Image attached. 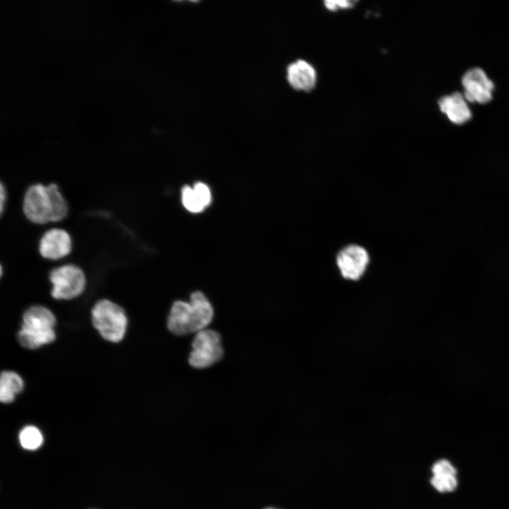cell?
Returning <instances> with one entry per match:
<instances>
[{"instance_id":"1","label":"cell","mask_w":509,"mask_h":509,"mask_svg":"<svg viewBox=\"0 0 509 509\" xmlns=\"http://www.w3.org/2000/svg\"><path fill=\"white\" fill-rule=\"evenodd\" d=\"M23 211L29 221L42 225L62 221L69 208L56 184L35 183L28 187L24 194Z\"/></svg>"},{"instance_id":"2","label":"cell","mask_w":509,"mask_h":509,"mask_svg":"<svg viewBox=\"0 0 509 509\" xmlns=\"http://www.w3.org/2000/svg\"><path fill=\"white\" fill-rule=\"evenodd\" d=\"M213 317V309L201 291L190 295V301L176 300L167 320L168 329L176 335H185L204 329Z\"/></svg>"},{"instance_id":"3","label":"cell","mask_w":509,"mask_h":509,"mask_svg":"<svg viewBox=\"0 0 509 509\" xmlns=\"http://www.w3.org/2000/svg\"><path fill=\"white\" fill-rule=\"evenodd\" d=\"M56 317L48 308L35 305L23 314V323L18 333L21 345L35 349L52 342L56 338Z\"/></svg>"},{"instance_id":"4","label":"cell","mask_w":509,"mask_h":509,"mask_svg":"<svg viewBox=\"0 0 509 509\" xmlns=\"http://www.w3.org/2000/svg\"><path fill=\"white\" fill-rule=\"evenodd\" d=\"M93 324L100 336L111 342H119L124 338L127 326L124 310L112 301H98L91 311Z\"/></svg>"},{"instance_id":"5","label":"cell","mask_w":509,"mask_h":509,"mask_svg":"<svg viewBox=\"0 0 509 509\" xmlns=\"http://www.w3.org/2000/svg\"><path fill=\"white\" fill-rule=\"evenodd\" d=\"M52 285V296L57 300H70L80 296L86 284L83 271L74 264H66L53 269L49 276Z\"/></svg>"},{"instance_id":"6","label":"cell","mask_w":509,"mask_h":509,"mask_svg":"<svg viewBox=\"0 0 509 509\" xmlns=\"http://www.w3.org/2000/svg\"><path fill=\"white\" fill-rule=\"evenodd\" d=\"M188 361L195 368H206L221 360L223 354L218 332L204 329L196 333Z\"/></svg>"},{"instance_id":"7","label":"cell","mask_w":509,"mask_h":509,"mask_svg":"<svg viewBox=\"0 0 509 509\" xmlns=\"http://www.w3.org/2000/svg\"><path fill=\"white\" fill-rule=\"evenodd\" d=\"M72 250L69 233L60 228H52L42 235L38 246L40 255L49 260H58L69 255Z\"/></svg>"},{"instance_id":"8","label":"cell","mask_w":509,"mask_h":509,"mask_svg":"<svg viewBox=\"0 0 509 509\" xmlns=\"http://www.w3.org/2000/svg\"><path fill=\"white\" fill-rule=\"evenodd\" d=\"M369 262L367 251L356 245L342 249L337 257V266L345 279L358 280L365 272Z\"/></svg>"},{"instance_id":"9","label":"cell","mask_w":509,"mask_h":509,"mask_svg":"<svg viewBox=\"0 0 509 509\" xmlns=\"http://www.w3.org/2000/svg\"><path fill=\"white\" fill-rule=\"evenodd\" d=\"M464 97L469 102L485 103L492 98L493 82L479 67L468 70L462 78Z\"/></svg>"},{"instance_id":"10","label":"cell","mask_w":509,"mask_h":509,"mask_svg":"<svg viewBox=\"0 0 509 509\" xmlns=\"http://www.w3.org/2000/svg\"><path fill=\"white\" fill-rule=\"evenodd\" d=\"M286 77L289 85L296 90L310 91L315 86L317 81L314 67L302 59L288 66Z\"/></svg>"},{"instance_id":"11","label":"cell","mask_w":509,"mask_h":509,"mask_svg":"<svg viewBox=\"0 0 509 509\" xmlns=\"http://www.w3.org/2000/svg\"><path fill=\"white\" fill-rule=\"evenodd\" d=\"M438 105L440 110L455 124H463L472 116L464 97L459 92L443 96L439 100Z\"/></svg>"},{"instance_id":"12","label":"cell","mask_w":509,"mask_h":509,"mask_svg":"<svg viewBox=\"0 0 509 509\" xmlns=\"http://www.w3.org/2000/svg\"><path fill=\"white\" fill-rule=\"evenodd\" d=\"M431 485L439 492H451L457 486V471L447 460H440L431 469Z\"/></svg>"},{"instance_id":"13","label":"cell","mask_w":509,"mask_h":509,"mask_svg":"<svg viewBox=\"0 0 509 509\" xmlns=\"http://www.w3.org/2000/svg\"><path fill=\"white\" fill-rule=\"evenodd\" d=\"M22 378L13 371H4L0 378V400L8 404L14 401L16 394L23 389Z\"/></svg>"},{"instance_id":"14","label":"cell","mask_w":509,"mask_h":509,"mask_svg":"<svg viewBox=\"0 0 509 509\" xmlns=\"http://www.w3.org/2000/svg\"><path fill=\"white\" fill-rule=\"evenodd\" d=\"M19 442L24 449L35 450L42 445L43 435L37 427L31 425L27 426L19 433Z\"/></svg>"},{"instance_id":"15","label":"cell","mask_w":509,"mask_h":509,"mask_svg":"<svg viewBox=\"0 0 509 509\" xmlns=\"http://www.w3.org/2000/svg\"><path fill=\"white\" fill-rule=\"evenodd\" d=\"M181 200L184 207L191 213H200L205 209L196 195L193 187L189 185L182 188Z\"/></svg>"},{"instance_id":"16","label":"cell","mask_w":509,"mask_h":509,"mask_svg":"<svg viewBox=\"0 0 509 509\" xmlns=\"http://www.w3.org/2000/svg\"><path fill=\"white\" fill-rule=\"evenodd\" d=\"M201 203L206 208L211 203L212 196L210 188L201 182H196L192 187Z\"/></svg>"},{"instance_id":"17","label":"cell","mask_w":509,"mask_h":509,"mask_svg":"<svg viewBox=\"0 0 509 509\" xmlns=\"http://www.w3.org/2000/svg\"><path fill=\"white\" fill-rule=\"evenodd\" d=\"M355 3L356 1H325L324 4L328 10L336 11L351 8Z\"/></svg>"},{"instance_id":"18","label":"cell","mask_w":509,"mask_h":509,"mask_svg":"<svg viewBox=\"0 0 509 509\" xmlns=\"http://www.w3.org/2000/svg\"><path fill=\"white\" fill-rule=\"evenodd\" d=\"M7 199V192L5 186L1 182V187H0V211L1 213L3 214L5 204Z\"/></svg>"},{"instance_id":"19","label":"cell","mask_w":509,"mask_h":509,"mask_svg":"<svg viewBox=\"0 0 509 509\" xmlns=\"http://www.w3.org/2000/svg\"><path fill=\"white\" fill-rule=\"evenodd\" d=\"M267 509H274V508H267Z\"/></svg>"}]
</instances>
